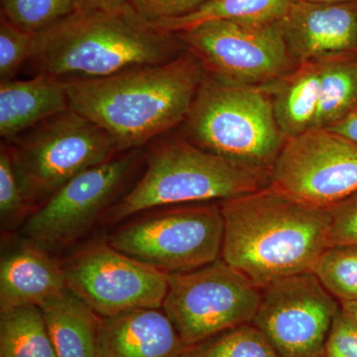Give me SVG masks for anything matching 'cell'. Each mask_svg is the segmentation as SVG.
Listing matches in <instances>:
<instances>
[{
    "mask_svg": "<svg viewBox=\"0 0 357 357\" xmlns=\"http://www.w3.org/2000/svg\"><path fill=\"white\" fill-rule=\"evenodd\" d=\"M57 357H96L102 317L66 288L39 306Z\"/></svg>",
    "mask_w": 357,
    "mask_h": 357,
    "instance_id": "18",
    "label": "cell"
},
{
    "mask_svg": "<svg viewBox=\"0 0 357 357\" xmlns=\"http://www.w3.org/2000/svg\"><path fill=\"white\" fill-rule=\"evenodd\" d=\"M67 288L63 262L28 241L3 255L0 263V310L40 306Z\"/></svg>",
    "mask_w": 357,
    "mask_h": 357,
    "instance_id": "16",
    "label": "cell"
},
{
    "mask_svg": "<svg viewBox=\"0 0 357 357\" xmlns=\"http://www.w3.org/2000/svg\"><path fill=\"white\" fill-rule=\"evenodd\" d=\"M326 129H330L357 144V105L342 121Z\"/></svg>",
    "mask_w": 357,
    "mask_h": 357,
    "instance_id": "32",
    "label": "cell"
},
{
    "mask_svg": "<svg viewBox=\"0 0 357 357\" xmlns=\"http://www.w3.org/2000/svg\"><path fill=\"white\" fill-rule=\"evenodd\" d=\"M222 206L197 203L163 208L121 223L107 243L167 274L190 271L222 257Z\"/></svg>",
    "mask_w": 357,
    "mask_h": 357,
    "instance_id": "6",
    "label": "cell"
},
{
    "mask_svg": "<svg viewBox=\"0 0 357 357\" xmlns=\"http://www.w3.org/2000/svg\"><path fill=\"white\" fill-rule=\"evenodd\" d=\"M270 185L304 203L332 208L357 195V144L326 128L291 138L275 161Z\"/></svg>",
    "mask_w": 357,
    "mask_h": 357,
    "instance_id": "11",
    "label": "cell"
},
{
    "mask_svg": "<svg viewBox=\"0 0 357 357\" xmlns=\"http://www.w3.org/2000/svg\"><path fill=\"white\" fill-rule=\"evenodd\" d=\"M70 109L67 82L35 75L0 83V135L9 143Z\"/></svg>",
    "mask_w": 357,
    "mask_h": 357,
    "instance_id": "17",
    "label": "cell"
},
{
    "mask_svg": "<svg viewBox=\"0 0 357 357\" xmlns=\"http://www.w3.org/2000/svg\"><path fill=\"white\" fill-rule=\"evenodd\" d=\"M261 289L222 257L190 271L169 274L162 309L185 347L252 324Z\"/></svg>",
    "mask_w": 357,
    "mask_h": 357,
    "instance_id": "9",
    "label": "cell"
},
{
    "mask_svg": "<svg viewBox=\"0 0 357 357\" xmlns=\"http://www.w3.org/2000/svg\"><path fill=\"white\" fill-rule=\"evenodd\" d=\"M74 11V0H1V15L33 35L44 31Z\"/></svg>",
    "mask_w": 357,
    "mask_h": 357,
    "instance_id": "25",
    "label": "cell"
},
{
    "mask_svg": "<svg viewBox=\"0 0 357 357\" xmlns=\"http://www.w3.org/2000/svg\"><path fill=\"white\" fill-rule=\"evenodd\" d=\"M340 307L316 275H295L263 289L252 324L280 357H324Z\"/></svg>",
    "mask_w": 357,
    "mask_h": 357,
    "instance_id": "13",
    "label": "cell"
},
{
    "mask_svg": "<svg viewBox=\"0 0 357 357\" xmlns=\"http://www.w3.org/2000/svg\"><path fill=\"white\" fill-rule=\"evenodd\" d=\"M303 1L324 2V3H337V2L352 1V0H303Z\"/></svg>",
    "mask_w": 357,
    "mask_h": 357,
    "instance_id": "34",
    "label": "cell"
},
{
    "mask_svg": "<svg viewBox=\"0 0 357 357\" xmlns=\"http://www.w3.org/2000/svg\"><path fill=\"white\" fill-rule=\"evenodd\" d=\"M277 123L286 141L314 128L319 102V61L301 63L270 84Z\"/></svg>",
    "mask_w": 357,
    "mask_h": 357,
    "instance_id": "19",
    "label": "cell"
},
{
    "mask_svg": "<svg viewBox=\"0 0 357 357\" xmlns=\"http://www.w3.org/2000/svg\"><path fill=\"white\" fill-rule=\"evenodd\" d=\"M67 288L100 317L141 307L161 309L169 274L134 259L107 243H93L63 261Z\"/></svg>",
    "mask_w": 357,
    "mask_h": 357,
    "instance_id": "12",
    "label": "cell"
},
{
    "mask_svg": "<svg viewBox=\"0 0 357 357\" xmlns=\"http://www.w3.org/2000/svg\"><path fill=\"white\" fill-rule=\"evenodd\" d=\"M321 89L314 128H330L357 105V55H337L319 61Z\"/></svg>",
    "mask_w": 357,
    "mask_h": 357,
    "instance_id": "21",
    "label": "cell"
},
{
    "mask_svg": "<svg viewBox=\"0 0 357 357\" xmlns=\"http://www.w3.org/2000/svg\"><path fill=\"white\" fill-rule=\"evenodd\" d=\"M0 357H57L38 306L0 310Z\"/></svg>",
    "mask_w": 357,
    "mask_h": 357,
    "instance_id": "22",
    "label": "cell"
},
{
    "mask_svg": "<svg viewBox=\"0 0 357 357\" xmlns=\"http://www.w3.org/2000/svg\"><path fill=\"white\" fill-rule=\"evenodd\" d=\"M131 3V0H74L75 11L93 13L121 9Z\"/></svg>",
    "mask_w": 357,
    "mask_h": 357,
    "instance_id": "31",
    "label": "cell"
},
{
    "mask_svg": "<svg viewBox=\"0 0 357 357\" xmlns=\"http://www.w3.org/2000/svg\"><path fill=\"white\" fill-rule=\"evenodd\" d=\"M204 77L197 59L185 51L163 64L67 82L70 109L103 129L123 153L182 124Z\"/></svg>",
    "mask_w": 357,
    "mask_h": 357,
    "instance_id": "2",
    "label": "cell"
},
{
    "mask_svg": "<svg viewBox=\"0 0 357 357\" xmlns=\"http://www.w3.org/2000/svg\"><path fill=\"white\" fill-rule=\"evenodd\" d=\"M140 158L131 150L79 174L32 211L23 234L43 248L75 243L119 199Z\"/></svg>",
    "mask_w": 357,
    "mask_h": 357,
    "instance_id": "10",
    "label": "cell"
},
{
    "mask_svg": "<svg viewBox=\"0 0 357 357\" xmlns=\"http://www.w3.org/2000/svg\"><path fill=\"white\" fill-rule=\"evenodd\" d=\"M178 357L280 356L253 324H246L185 347Z\"/></svg>",
    "mask_w": 357,
    "mask_h": 357,
    "instance_id": "23",
    "label": "cell"
},
{
    "mask_svg": "<svg viewBox=\"0 0 357 357\" xmlns=\"http://www.w3.org/2000/svg\"><path fill=\"white\" fill-rule=\"evenodd\" d=\"M34 35L20 29L1 15L0 20V79H13L31 54Z\"/></svg>",
    "mask_w": 357,
    "mask_h": 357,
    "instance_id": "27",
    "label": "cell"
},
{
    "mask_svg": "<svg viewBox=\"0 0 357 357\" xmlns=\"http://www.w3.org/2000/svg\"><path fill=\"white\" fill-rule=\"evenodd\" d=\"M270 185V175L236 165L183 138L154 143L138 182L103 215L100 222L116 225L144 211L229 199Z\"/></svg>",
    "mask_w": 357,
    "mask_h": 357,
    "instance_id": "4",
    "label": "cell"
},
{
    "mask_svg": "<svg viewBox=\"0 0 357 357\" xmlns=\"http://www.w3.org/2000/svg\"><path fill=\"white\" fill-rule=\"evenodd\" d=\"M32 208L14 167L8 145L0 148V218L2 225H11Z\"/></svg>",
    "mask_w": 357,
    "mask_h": 357,
    "instance_id": "26",
    "label": "cell"
},
{
    "mask_svg": "<svg viewBox=\"0 0 357 357\" xmlns=\"http://www.w3.org/2000/svg\"><path fill=\"white\" fill-rule=\"evenodd\" d=\"M204 1L206 0H131V3L144 20L153 23L189 14Z\"/></svg>",
    "mask_w": 357,
    "mask_h": 357,
    "instance_id": "30",
    "label": "cell"
},
{
    "mask_svg": "<svg viewBox=\"0 0 357 357\" xmlns=\"http://www.w3.org/2000/svg\"><path fill=\"white\" fill-rule=\"evenodd\" d=\"M185 345L163 309L102 317L96 357H178Z\"/></svg>",
    "mask_w": 357,
    "mask_h": 357,
    "instance_id": "15",
    "label": "cell"
},
{
    "mask_svg": "<svg viewBox=\"0 0 357 357\" xmlns=\"http://www.w3.org/2000/svg\"><path fill=\"white\" fill-rule=\"evenodd\" d=\"M292 0H206L181 17L153 22L159 29L178 33L211 20L238 22H280Z\"/></svg>",
    "mask_w": 357,
    "mask_h": 357,
    "instance_id": "20",
    "label": "cell"
},
{
    "mask_svg": "<svg viewBox=\"0 0 357 357\" xmlns=\"http://www.w3.org/2000/svg\"><path fill=\"white\" fill-rule=\"evenodd\" d=\"M340 305H342V309L349 312V314H352L357 319V301L356 302L340 303Z\"/></svg>",
    "mask_w": 357,
    "mask_h": 357,
    "instance_id": "33",
    "label": "cell"
},
{
    "mask_svg": "<svg viewBox=\"0 0 357 357\" xmlns=\"http://www.w3.org/2000/svg\"><path fill=\"white\" fill-rule=\"evenodd\" d=\"M280 26L289 53L298 65L357 55V0L337 3L292 0Z\"/></svg>",
    "mask_w": 357,
    "mask_h": 357,
    "instance_id": "14",
    "label": "cell"
},
{
    "mask_svg": "<svg viewBox=\"0 0 357 357\" xmlns=\"http://www.w3.org/2000/svg\"><path fill=\"white\" fill-rule=\"evenodd\" d=\"M312 273L340 303L357 301V245L330 246Z\"/></svg>",
    "mask_w": 357,
    "mask_h": 357,
    "instance_id": "24",
    "label": "cell"
},
{
    "mask_svg": "<svg viewBox=\"0 0 357 357\" xmlns=\"http://www.w3.org/2000/svg\"><path fill=\"white\" fill-rule=\"evenodd\" d=\"M324 357H357V319L342 307L333 321Z\"/></svg>",
    "mask_w": 357,
    "mask_h": 357,
    "instance_id": "28",
    "label": "cell"
},
{
    "mask_svg": "<svg viewBox=\"0 0 357 357\" xmlns=\"http://www.w3.org/2000/svg\"><path fill=\"white\" fill-rule=\"evenodd\" d=\"M222 258L258 288L312 273L330 248L332 211L294 199L271 185L222 201Z\"/></svg>",
    "mask_w": 357,
    "mask_h": 357,
    "instance_id": "1",
    "label": "cell"
},
{
    "mask_svg": "<svg viewBox=\"0 0 357 357\" xmlns=\"http://www.w3.org/2000/svg\"><path fill=\"white\" fill-rule=\"evenodd\" d=\"M184 52L177 35L159 29L129 4L112 11H74L34 35L27 62L35 75L70 82L163 64Z\"/></svg>",
    "mask_w": 357,
    "mask_h": 357,
    "instance_id": "3",
    "label": "cell"
},
{
    "mask_svg": "<svg viewBox=\"0 0 357 357\" xmlns=\"http://www.w3.org/2000/svg\"><path fill=\"white\" fill-rule=\"evenodd\" d=\"M330 208V246L357 245V195Z\"/></svg>",
    "mask_w": 357,
    "mask_h": 357,
    "instance_id": "29",
    "label": "cell"
},
{
    "mask_svg": "<svg viewBox=\"0 0 357 357\" xmlns=\"http://www.w3.org/2000/svg\"><path fill=\"white\" fill-rule=\"evenodd\" d=\"M183 124L192 144L268 175L286 142L269 86L220 83L206 75Z\"/></svg>",
    "mask_w": 357,
    "mask_h": 357,
    "instance_id": "5",
    "label": "cell"
},
{
    "mask_svg": "<svg viewBox=\"0 0 357 357\" xmlns=\"http://www.w3.org/2000/svg\"><path fill=\"white\" fill-rule=\"evenodd\" d=\"M6 144L26 197L35 208L79 174L119 154L109 134L72 109Z\"/></svg>",
    "mask_w": 357,
    "mask_h": 357,
    "instance_id": "7",
    "label": "cell"
},
{
    "mask_svg": "<svg viewBox=\"0 0 357 357\" xmlns=\"http://www.w3.org/2000/svg\"><path fill=\"white\" fill-rule=\"evenodd\" d=\"M174 34L206 77L220 83L270 86L298 66L280 22L211 20Z\"/></svg>",
    "mask_w": 357,
    "mask_h": 357,
    "instance_id": "8",
    "label": "cell"
}]
</instances>
